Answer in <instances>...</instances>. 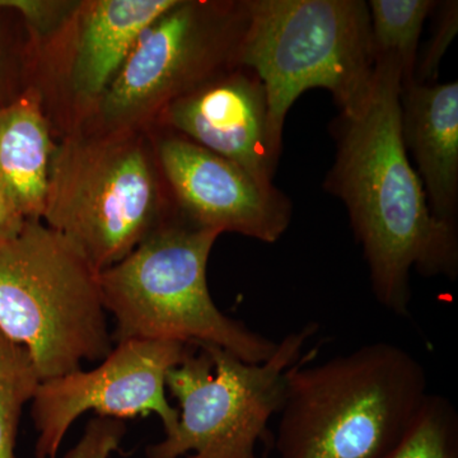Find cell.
<instances>
[{"mask_svg":"<svg viewBox=\"0 0 458 458\" xmlns=\"http://www.w3.org/2000/svg\"><path fill=\"white\" fill-rule=\"evenodd\" d=\"M315 322L289 333L269 360L247 363L216 345L195 346L168 370L165 388L179 403V424L148 458H258L285 393L286 370L318 333Z\"/></svg>","mask_w":458,"mask_h":458,"instance_id":"obj_7","label":"cell"},{"mask_svg":"<svg viewBox=\"0 0 458 458\" xmlns=\"http://www.w3.org/2000/svg\"><path fill=\"white\" fill-rule=\"evenodd\" d=\"M55 147L35 93L0 106V188L26 221H41Z\"/></svg>","mask_w":458,"mask_h":458,"instance_id":"obj_14","label":"cell"},{"mask_svg":"<svg viewBox=\"0 0 458 458\" xmlns=\"http://www.w3.org/2000/svg\"><path fill=\"white\" fill-rule=\"evenodd\" d=\"M221 233L171 216L122 261L99 271L114 344L168 340L216 345L247 363L269 360L278 343L225 315L214 303L207 267Z\"/></svg>","mask_w":458,"mask_h":458,"instance_id":"obj_4","label":"cell"},{"mask_svg":"<svg viewBox=\"0 0 458 458\" xmlns=\"http://www.w3.org/2000/svg\"><path fill=\"white\" fill-rule=\"evenodd\" d=\"M146 141L134 131L66 138L51 158L41 221L102 271L170 219Z\"/></svg>","mask_w":458,"mask_h":458,"instance_id":"obj_6","label":"cell"},{"mask_svg":"<svg viewBox=\"0 0 458 458\" xmlns=\"http://www.w3.org/2000/svg\"><path fill=\"white\" fill-rule=\"evenodd\" d=\"M403 71L396 56H377L366 110L340 116L337 155L327 190L344 201L363 249L376 300L409 315L410 276L456 279L458 229L437 218L410 162L401 131Z\"/></svg>","mask_w":458,"mask_h":458,"instance_id":"obj_1","label":"cell"},{"mask_svg":"<svg viewBox=\"0 0 458 458\" xmlns=\"http://www.w3.org/2000/svg\"><path fill=\"white\" fill-rule=\"evenodd\" d=\"M370 31L377 56H396L403 83L414 81L419 40L438 3L432 0H370Z\"/></svg>","mask_w":458,"mask_h":458,"instance_id":"obj_15","label":"cell"},{"mask_svg":"<svg viewBox=\"0 0 458 458\" xmlns=\"http://www.w3.org/2000/svg\"><path fill=\"white\" fill-rule=\"evenodd\" d=\"M26 219L14 209L0 188V240H7L20 233Z\"/></svg>","mask_w":458,"mask_h":458,"instance_id":"obj_21","label":"cell"},{"mask_svg":"<svg viewBox=\"0 0 458 458\" xmlns=\"http://www.w3.org/2000/svg\"><path fill=\"white\" fill-rule=\"evenodd\" d=\"M179 0H96L81 7L72 86L98 102L141 33Z\"/></svg>","mask_w":458,"mask_h":458,"instance_id":"obj_13","label":"cell"},{"mask_svg":"<svg viewBox=\"0 0 458 458\" xmlns=\"http://www.w3.org/2000/svg\"><path fill=\"white\" fill-rule=\"evenodd\" d=\"M69 3L36 2V0H0V9H16L36 29H44L64 16Z\"/></svg>","mask_w":458,"mask_h":458,"instance_id":"obj_20","label":"cell"},{"mask_svg":"<svg viewBox=\"0 0 458 458\" xmlns=\"http://www.w3.org/2000/svg\"><path fill=\"white\" fill-rule=\"evenodd\" d=\"M162 114L181 137L273 185L282 152L271 141L264 84L251 69H225L174 99Z\"/></svg>","mask_w":458,"mask_h":458,"instance_id":"obj_11","label":"cell"},{"mask_svg":"<svg viewBox=\"0 0 458 458\" xmlns=\"http://www.w3.org/2000/svg\"><path fill=\"white\" fill-rule=\"evenodd\" d=\"M438 7V21H437L433 38L428 42L423 56L418 57L417 65H415L414 82H437L443 56L457 33V2L439 3Z\"/></svg>","mask_w":458,"mask_h":458,"instance_id":"obj_18","label":"cell"},{"mask_svg":"<svg viewBox=\"0 0 458 458\" xmlns=\"http://www.w3.org/2000/svg\"><path fill=\"white\" fill-rule=\"evenodd\" d=\"M195 346L168 340H125L114 344L95 369L42 381L31 401L38 432L36 458H56L69 428L87 411L119 420L156 414L170 436L179 424V409L165 397V376Z\"/></svg>","mask_w":458,"mask_h":458,"instance_id":"obj_9","label":"cell"},{"mask_svg":"<svg viewBox=\"0 0 458 458\" xmlns=\"http://www.w3.org/2000/svg\"><path fill=\"white\" fill-rule=\"evenodd\" d=\"M245 2H182L162 14L132 47L98 99L108 131H132L174 99L237 64Z\"/></svg>","mask_w":458,"mask_h":458,"instance_id":"obj_8","label":"cell"},{"mask_svg":"<svg viewBox=\"0 0 458 458\" xmlns=\"http://www.w3.org/2000/svg\"><path fill=\"white\" fill-rule=\"evenodd\" d=\"M0 328L29 351L41 382L114 348L99 271L42 221L0 240Z\"/></svg>","mask_w":458,"mask_h":458,"instance_id":"obj_5","label":"cell"},{"mask_svg":"<svg viewBox=\"0 0 458 458\" xmlns=\"http://www.w3.org/2000/svg\"><path fill=\"white\" fill-rule=\"evenodd\" d=\"M40 384L29 351L0 328V458H17L23 406L32 401Z\"/></svg>","mask_w":458,"mask_h":458,"instance_id":"obj_16","label":"cell"},{"mask_svg":"<svg viewBox=\"0 0 458 458\" xmlns=\"http://www.w3.org/2000/svg\"><path fill=\"white\" fill-rule=\"evenodd\" d=\"M237 64L264 84L274 147L304 92L324 89L342 114L366 110L376 83L369 4L361 0H246Z\"/></svg>","mask_w":458,"mask_h":458,"instance_id":"obj_3","label":"cell"},{"mask_svg":"<svg viewBox=\"0 0 458 458\" xmlns=\"http://www.w3.org/2000/svg\"><path fill=\"white\" fill-rule=\"evenodd\" d=\"M401 131L430 210L457 225L458 83H403Z\"/></svg>","mask_w":458,"mask_h":458,"instance_id":"obj_12","label":"cell"},{"mask_svg":"<svg viewBox=\"0 0 458 458\" xmlns=\"http://www.w3.org/2000/svg\"><path fill=\"white\" fill-rule=\"evenodd\" d=\"M126 428L123 420L96 417L89 421L80 443L65 458H108L117 450Z\"/></svg>","mask_w":458,"mask_h":458,"instance_id":"obj_19","label":"cell"},{"mask_svg":"<svg viewBox=\"0 0 458 458\" xmlns=\"http://www.w3.org/2000/svg\"><path fill=\"white\" fill-rule=\"evenodd\" d=\"M385 458H458L456 406L442 394H428L408 432Z\"/></svg>","mask_w":458,"mask_h":458,"instance_id":"obj_17","label":"cell"},{"mask_svg":"<svg viewBox=\"0 0 458 458\" xmlns=\"http://www.w3.org/2000/svg\"><path fill=\"white\" fill-rule=\"evenodd\" d=\"M316 354L307 352L286 370L278 458L387 456L429 394L423 364L386 342L311 364Z\"/></svg>","mask_w":458,"mask_h":458,"instance_id":"obj_2","label":"cell"},{"mask_svg":"<svg viewBox=\"0 0 458 458\" xmlns=\"http://www.w3.org/2000/svg\"><path fill=\"white\" fill-rule=\"evenodd\" d=\"M157 162L179 213L199 227L274 243L291 225V200L276 186L179 134L159 141Z\"/></svg>","mask_w":458,"mask_h":458,"instance_id":"obj_10","label":"cell"}]
</instances>
